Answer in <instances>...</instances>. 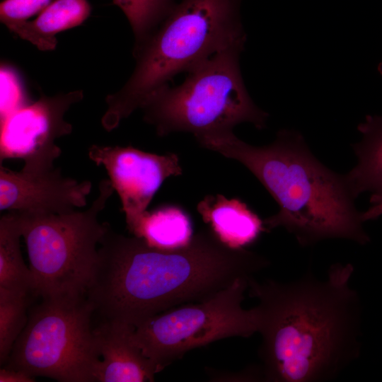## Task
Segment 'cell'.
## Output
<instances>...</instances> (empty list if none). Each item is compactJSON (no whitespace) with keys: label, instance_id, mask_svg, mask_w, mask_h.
Returning <instances> with one entry per match:
<instances>
[{"label":"cell","instance_id":"7a4b0ae2","mask_svg":"<svg viewBox=\"0 0 382 382\" xmlns=\"http://www.w3.org/2000/svg\"><path fill=\"white\" fill-rule=\"evenodd\" d=\"M354 267L337 262L325 279L311 268L297 279H249L258 300L262 381H332L360 354L361 305L351 287Z\"/></svg>","mask_w":382,"mask_h":382},{"label":"cell","instance_id":"7c38bea8","mask_svg":"<svg viewBox=\"0 0 382 382\" xmlns=\"http://www.w3.org/2000/svg\"><path fill=\"white\" fill-rule=\"evenodd\" d=\"M134 327L123 323L101 320L93 328L99 356L94 382L154 381L158 366L134 342Z\"/></svg>","mask_w":382,"mask_h":382},{"label":"cell","instance_id":"9c48e42d","mask_svg":"<svg viewBox=\"0 0 382 382\" xmlns=\"http://www.w3.org/2000/svg\"><path fill=\"white\" fill-rule=\"evenodd\" d=\"M83 98L82 90L53 96L41 93L37 100L0 120L1 163L4 159L21 158L25 171L54 168V161L62 154L55 141L72 131V125L64 120L65 113Z\"/></svg>","mask_w":382,"mask_h":382},{"label":"cell","instance_id":"9a60e30c","mask_svg":"<svg viewBox=\"0 0 382 382\" xmlns=\"http://www.w3.org/2000/svg\"><path fill=\"white\" fill-rule=\"evenodd\" d=\"M88 0H54L33 20L19 23L9 30L41 51L56 48L57 33L79 26L90 16Z\"/></svg>","mask_w":382,"mask_h":382},{"label":"cell","instance_id":"8992f818","mask_svg":"<svg viewBox=\"0 0 382 382\" xmlns=\"http://www.w3.org/2000/svg\"><path fill=\"white\" fill-rule=\"evenodd\" d=\"M114 188L110 180L83 211L62 214L18 212L26 244L35 297L86 295L98 260L99 244L110 227L100 223Z\"/></svg>","mask_w":382,"mask_h":382},{"label":"cell","instance_id":"3957f363","mask_svg":"<svg viewBox=\"0 0 382 382\" xmlns=\"http://www.w3.org/2000/svg\"><path fill=\"white\" fill-rule=\"evenodd\" d=\"M198 142L244 165L270 193L279 209L263 221L266 231L284 227L303 247L330 238L369 241L345 175L320 162L297 132L282 129L263 146L248 144L233 132Z\"/></svg>","mask_w":382,"mask_h":382},{"label":"cell","instance_id":"603a6c76","mask_svg":"<svg viewBox=\"0 0 382 382\" xmlns=\"http://www.w3.org/2000/svg\"><path fill=\"white\" fill-rule=\"evenodd\" d=\"M378 71L382 74V63L378 66Z\"/></svg>","mask_w":382,"mask_h":382},{"label":"cell","instance_id":"6da1fadb","mask_svg":"<svg viewBox=\"0 0 382 382\" xmlns=\"http://www.w3.org/2000/svg\"><path fill=\"white\" fill-rule=\"evenodd\" d=\"M270 265L256 253L228 246L212 230L198 232L183 247L165 250L110 227L99 244L86 296L101 320L135 328L169 309L206 300Z\"/></svg>","mask_w":382,"mask_h":382},{"label":"cell","instance_id":"277c9868","mask_svg":"<svg viewBox=\"0 0 382 382\" xmlns=\"http://www.w3.org/2000/svg\"><path fill=\"white\" fill-rule=\"evenodd\" d=\"M242 0H180L134 54L136 66L117 92L105 98L101 124L108 132L141 108L154 92L178 74L190 72L223 49L245 42Z\"/></svg>","mask_w":382,"mask_h":382},{"label":"cell","instance_id":"8fae6325","mask_svg":"<svg viewBox=\"0 0 382 382\" xmlns=\"http://www.w3.org/2000/svg\"><path fill=\"white\" fill-rule=\"evenodd\" d=\"M89 180L64 177L59 168L30 172L0 164V209L28 214H62L86 205Z\"/></svg>","mask_w":382,"mask_h":382},{"label":"cell","instance_id":"ac0fdd59","mask_svg":"<svg viewBox=\"0 0 382 382\" xmlns=\"http://www.w3.org/2000/svg\"><path fill=\"white\" fill-rule=\"evenodd\" d=\"M180 0H112L126 16L133 32V55L158 29Z\"/></svg>","mask_w":382,"mask_h":382},{"label":"cell","instance_id":"44dd1931","mask_svg":"<svg viewBox=\"0 0 382 382\" xmlns=\"http://www.w3.org/2000/svg\"><path fill=\"white\" fill-rule=\"evenodd\" d=\"M54 1L3 0L0 4V21L10 30L35 15H38Z\"/></svg>","mask_w":382,"mask_h":382},{"label":"cell","instance_id":"5b68a950","mask_svg":"<svg viewBox=\"0 0 382 382\" xmlns=\"http://www.w3.org/2000/svg\"><path fill=\"white\" fill-rule=\"evenodd\" d=\"M244 44L223 49L188 72L180 85L167 84L151 94L141 108L144 120L158 136L190 132L197 141L233 132L243 122L263 129L268 114L251 99L241 71Z\"/></svg>","mask_w":382,"mask_h":382},{"label":"cell","instance_id":"ffe728a7","mask_svg":"<svg viewBox=\"0 0 382 382\" xmlns=\"http://www.w3.org/2000/svg\"><path fill=\"white\" fill-rule=\"evenodd\" d=\"M0 79V120H2L28 103L20 79L13 69L7 65L1 64Z\"/></svg>","mask_w":382,"mask_h":382},{"label":"cell","instance_id":"52a82bcc","mask_svg":"<svg viewBox=\"0 0 382 382\" xmlns=\"http://www.w3.org/2000/svg\"><path fill=\"white\" fill-rule=\"evenodd\" d=\"M28 313L6 367L60 382H94L100 361L86 295L40 298Z\"/></svg>","mask_w":382,"mask_h":382},{"label":"cell","instance_id":"4fadbf2b","mask_svg":"<svg viewBox=\"0 0 382 382\" xmlns=\"http://www.w3.org/2000/svg\"><path fill=\"white\" fill-rule=\"evenodd\" d=\"M358 130L361 140L353 146L357 163L345 177L356 198L371 194V206L362 212L366 221L382 215V115H367Z\"/></svg>","mask_w":382,"mask_h":382},{"label":"cell","instance_id":"2e32d148","mask_svg":"<svg viewBox=\"0 0 382 382\" xmlns=\"http://www.w3.org/2000/svg\"><path fill=\"white\" fill-rule=\"evenodd\" d=\"M21 237L18 213L9 212L2 215L0 219V299L32 294L31 273L22 257Z\"/></svg>","mask_w":382,"mask_h":382},{"label":"cell","instance_id":"30bf717a","mask_svg":"<svg viewBox=\"0 0 382 382\" xmlns=\"http://www.w3.org/2000/svg\"><path fill=\"white\" fill-rule=\"evenodd\" d=\"M88 154L97 166L106 169L120 198L127 227L134 236L163 181L183 172L178 156L173 153L158 155L132 146L93 144Z\"/></svg>","mask_w":382,"mask_h":382},{"label":"cell","instance_id":"ba28073f","mask_svg":"<svg viewBox=\"0 0 382 382\" xmlns=\"http://www.w3.org/2000/svg\"><path fill=\"white\" fill-rule=\"evenodd\" d=\"M250 278L238 279L206 300L185 303L147 319L134 328V342L161 371L194 348L258 332L257 306H242Z\"/></svg>","mask_w":382,"mask_h":382},{"label":"cell","instance_id":"e0dca14e","mask_svg":"<svg viewBox=\"0 0 382 382\" xmlns=\"http://www.w3.org/2000/svg\"><path fill=\"white\" fill-rule=\"evenodd\" d=\"M148 245L171 250L187 245L192 238V227L189 216L175 206H165L147 212L136 236Z\"/></svg>","mask_w":382,"mask_h":382},{"label":"cell","instance_id":"7402d4cb","mask_svg":"<svg viewBox=\"0 0 382 382\" xmlns=\"http://www.w3.org/2000/svg\"><path fill=\"white\" fill-rule=\"evenodd\" d=\"M35 378L21 370L6 366L0 369V382H33Z\"/></svg>","mask_w":382,"mask_h":382},{"label":"cell","instance_id":"5bb4252c","mask_svg":"<svg viewBox=\"0 0 382 382\" xmlns=\"http://www.w3.org/2000/svg\"><path fill=\"white\" fill-rule=\"evenodd\" d=\"M204 222L224 244L242 248L266 231L263 221L245 203L221 195L205 197L197 207Z\"/></svg>","mask_w":382,"mask_h":382},{"label":"cell","instance_id":"d6986e66","mask_svg":"<svg viewBox=\"0 0 382 382\" xmlns=\"http://www.w3.org/2000/svg\"><path fill=\"white\" fill-rule=\"evenodd\" d=\"M30 296L0 299V364H5L12 349L25 328Z\"/></svg>","mask_w":382,"mask_h":382}]
</instances>
